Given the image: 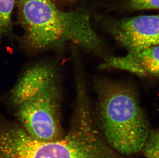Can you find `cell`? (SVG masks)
<instances>
[{
    "label": "cell",
    "mask_w": 159,
    "mask_h": 158,
    "mask_svg": "<svg viewBox=\"0 0 159 158\" xmlns=\"http://www.w3.org/2000/svg\"><path fill=\"white\" fill-rule=\"evenodd\" d=\"M61 88L53 63L41 62L25 70L8 94L16 122L33 139L52 142L63 137Z\"/></svg>",
    "instance_id": "6da1fadb"
},
{
    "label": "cell",
    "mask_w": 159,
    "mask_h": 158,
    "mask_svg": "<svg viewBox=\"0 0 159 158\" xmlns=\"http://www.w3.org/2000/svg\"><path fill=\"white\" fill-rule=\"evenodd\" d=\"M108 30L128 52L159 45V15H144L113 22Z\"/></svg>",
    "instance_id": "5b68a950"
},
{
    "label": "cell",
    "mask_w": 159,
    "mask_h": 158,
    "mask_svg": "<svg viewBox=\"0 0 159 158\" xmlns=\"http://www.w3.org/2000/svg\"><path fill=\"white\" fill-rule=\"evenodd\" d=\"M16 0H0V44L12 35L11 15Z\"/></svg>",
    "instance_id": "52a82bcc"
},
{
    "label": "cell",
    "mask_w": 159,
    "mask_h": 158,
    "mask_svg": "<svg viewBox=\"0 0 159 158\" xmlns=\"http://www.w3.org/2000/svg\"><path fill=\"white\" fill-rule=\"evenodd\" d=\"M0 158H102L92 139L80 127L70 125L58 140L42 142L0 114Z\"/></svg>",
    "instance_id": "277c9868"
},
{
    "label": "cell",
    "mask_w": 159,
    "mask_h": 158,
    "mask_svg": "<svg viewBox=\"0 0 159 158\" xmlns=\"http://www.w3.org/2000/svg\"><path fill=\"white\" fill-rule=\"evenodd\" d=\"M96 123L107 142L122 155L141 151L150 130L135 93L109 80L96 83Z\"/></svg>",
    "instance_id": "3957f363"
},
{
    "label": "cell",
    "mask_w": 159,
    "mask_h": 158,
    "mask_svg": "<svg viewBox=\"0 0 159 158\" xmlns=\"http://www.w3.org/2000/svg\"><path fill=\"white\" fill-rule=\"evenodd\" d=\"M24 30L23 47L36 54L60 49L71 43L102 55L104 46L93 29L90 16L79 11H61L53 0H17Z\"/></svg>",
    "instance_id": "7a4b0ae2"
},
{
    "label": "cell",
    "mask_w": 159,
    "mask_h": 158,
    "mask_svg": "<svg viewBox=\"0 0 159 158\" xmlns=\"http://www.w3.org/2000/svg\"><path fill=\"white\" fill-rule=\"evenodd\" d=\"M105 66L143 77H159V45L129 51L122 57H106Z\"/></svg>",
    "instance_id": "8992f818"
},
{
    "label": "cell",
    "mask_w": 159,
    "mask_h": 158,
    "mask_svg": "<svg viewBox=\"0 0 159 158\" xmlns=\"http://www.w3.org/2000/svg\"></svg>",
    "instance_id": "30bf717a"
},
{
    "label": "cell",
    "mask_w": 159,
    "mask_h": 158,
    "mask_svg": "<svg viewBox=\"0 0 159 158\" xmlns=\"http://www.w3.org/2000/svg\"><path fill=\"white\" fill-rule=\"evenodd\" d=\"M128 5L134 11L159 9V0H128Z\"/></svg>",
    "instance_id": "9c48e42d"
},
{
    "label": "cell",
    "mask_w": 159,
    "mask_h": 158,
    "mask_svg": "<svg viewBox=\"0 0 159 158\" xmlns=\"http://www.w3.org/2000/svg\"><path fill=\"white\" fill-rule=\"evenodd\" d=\"M141 151L146 158H159V128L150 130Z\"/></svg>",
    "instance_id": "ba28073f"
}]
</instances>
